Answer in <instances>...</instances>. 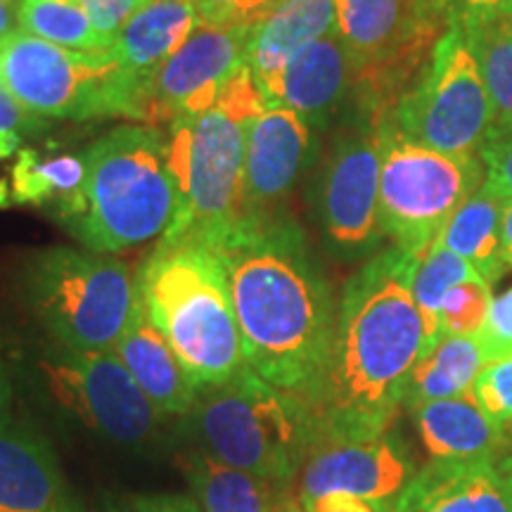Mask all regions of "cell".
I'll use <instances>...</instances> for the list:
<instances>
[{"label":"cell","instance_id":"cell-25","mask_svg":"<svg viewBox=\"0 0 512 512\" xmlns=\"http://www.w3.org/2000/svg\"><path fill=\"white\" fill-rule=\"evenodd\" d=\"M486 363H489V356L479 335L439 337V342L415 363L403 403L411 411L420 403L453 399V396L472 392Z\"/></svg>","mask_w":512,"mask_h":512},{"label":"cell","instance_id":"cell-3","mask_svg":"<svg viewBox=\"0 0 512 512\" xmlns=\"http://www.w3.org/2000/svg\"><path fill=\"white\" fill-rule=\"evenodd\" d=\"M136 283L147 316L200 392L221 387L249 368L228 271L216 249L162 240L140 266Z\"/></svg>","mask_w":512,"mask_h":512},{"label":"cell","instance_id":"cell-36","mask_svg":"<svg viewBox=\"0 0 512 512\" xmlns=\"http://www.w3.org/2000/svg\"><path fill=\"white\" fill-rule=\"evenodd\" d=\"M489 363L512 354V287L491 302L489 318L479 332Z\"/></svg>","mask_w":512,"mask_h":512},{"label":"cell","instance_id":"cell-39","mask_svg":"<svg viewBox=\"0 0 512 512\" xmlns=\"http://www.w3.org/2000/svg\"><path fill=\"white\" fill-rule=\"evenodd\" d=\"M136 512H202L195 496L185 494H145L131 498Z\"/></svg>","mask_w":512,"mask_h":512},{"label":"cell","instance_id":"cell-8","mask_svg":"<svg viewBox=\"0 0 512 512\" xmlns=\"http://www.w3.org/2000/svg\"><path fill=\"white\" fill-rule=\"evenodd\" d=\"M249 121L221 107L181 117L169 126V171L176 185V214L162 240H190L219 249L245 219Z\"/></svg>","mask_w":512,"mask_h":512},{"label":"cell","instance_id":"cell-33","mask_svg":"<svg viewBox=\"0 0 512 512\" xmlns=\"http://www.w3.org/2000/svg\"><path fill=\"white\" fill-rule=\"evenodd\" d=\"M46 128L48 121L19 105V100L0 81V159L17 155L24 138L38 136Z\"/></svg>","mask_w":512,"mask_h":512},{"label":"cell","instance_id":"cell-5","mask_svg":"<svg viewBox=\"0 0 512 512\" xmlns=\"http://www.w3.org/2000/svg\"><path fill=\"white\" fill-rule=\"evenodd\" d=\"M188 432L202 451L280 489H290L313 448L309 406L261 380L252 368L200 392L188 415Z\"/></svg>","mask_w":512,"mask_h":512},{"label":"cell","instance_id":"cell-23","mask_svg":"<svg viewBox=\"0 0 512 512\" xmlns=\"http://www.w3.org/2000/svg\"><path fill=\"white\" fill-rule=\"evenodd\" d=\"M86 181L83 157L55 155L43 159L36 150L22 147L10 176L0 183V209H48L55 219L72 207Z\"/></svg>","mask_w":512,"mask_h":512},{"label":"cell","instance_id":"cell-2","mask_svg":"<svg viewBox=\"0 0 512 512\" xmlns=\"http://www.w3.org/2000/svg\"><path fill=\"white\" fill-rule=\"evenodd\" d=\"M418 259L389 247L349 278L328 368L306 401L313 446L380 437L392 427L408 377L425 354V325L411 290Z\"/></svg>","mask_w":512,"mask_h":512},{"label":"cell","instance_id":"cell-17","mask_svg":"<svg viewBox=\"0 0 512 512\" xmlns=\"http://www.w3.org/2000/svg\"><path fill=\"white\" fill-rule=\"evenodd\" d=\"M356 69L337 31L306 46L264 91L268 107H287L311 126H325L354 100Z\"/></svg>","mask_w":512,"mask_h":512},{"label":"cell","instance_id":"cell-1","mask_svg":"<svg viewBox=\"0 0 512 512\" xmlns=\"http://www.w3.org/2000/svg\"><path fill=\"white\" fill-rule=\"evenodd\" d=\"M216 252L228 271L247 366L306 403L328 368L339 309L309 238L280 211L242 219Z\"/></svg>","mask_w":512,"mask_h":512},{"label":"cell","instance_id":"cell-15","mask_svg":"<svg viewBox=\"0 0 512 512\" xmlns=\"http://www.w3.org/2000/svg\"><path fill=\"white\" fill-rule=\"evenodd\" d=\"M313 157V126L287 107L249 121L242 207L245 219L280 214Z\"/></svg>","mask_w":512,"mask_h":512},{"label":"cell","instance_id":"cell-28","mask_svg":"<svg viewBox=\"0 0 512 512\" xmlns=\"http://www.w3.org/2000/svg\"><path fill=\"white\" fill-rule=\"evenodd\" d=\"M479 278L482 275L470 261L453 254L451 249L439 245V242H434L425 254H420L418 264H415L411 290L422 316V325H425V351H430L441 337L439 311L446 292L460 283H467V280Z\"/></svg>","mask_w":512,"mask_h":512},{"label":"cell","instance_id":"cell-31","mask_svg":"<svg viewBox=\"0 0 512 512\" xmlns=\"http://www.w3.org/2000/svg\"><path fill=\"white\" fill-rule=\"evenodd\" d=\"M475 399L482 411L505 432L512 430V354L486 363L479 373L475 387Z\"/></svg>","mask_w":512,"mask_h":512},{"label":"cell","instance_id":"cell-34","mask_svg":"<svg viewBox=\"0 0 512 512\" xmlns=\"http://www.w3.org/2000/svg\"><path fill=\"white\" fill-rule=\"evenodd\" d=\"M150 0H79V5L91 19L95 34L107 48L117 41L119 31L126 27V22L143 10Z\"/></svg>","mask_w":512,"mask_h":512},{"label":"cell","instance_id":"cell-11","mask_svg":"<svg viewBox=\"0 0 512 512\" xmlns=\"http://www.w3.org/2000/svg\"><path fill=\"white\" fill-rule=\"evenodd\" d=\"M382 119L354 110L332 138L311 188L325 247L337 259L356 261L377 252L380 226Z\"/></svg>","mask_w":512,"mask_h":512},{"label":"cell","instance_id":"cell-29","mask_svg":"<svg viewBox=\"0 0 512 512\" xmlns=\"http://www.w3.org/2000/svg\"><path fill=\"white\" fill-rule=\"evenodd\" d=\"M17 24L43 41L79 53L107 50L79 0H19Z\"/></svg>","mask_w":512,"mask_h":512},{"label":"cell","instance_id":"cell-22","mask_svg":"<svg viewBox=\"0 0 512 512\" xmlns=\"http://www.w3.org/2000/svg\"><path fill=\"white\" fill-rule=\"evenodd\" d=\"M197 29L192 0H150L126 22L112 43V53L128 76L143 83L150 79ZM147 105V102H145Z\"/></svg>","mask_w":512,"mask_h":512},{"label":"cell","instance_id":"cell-12","mask_svg":"<svg viewBox=\"0 0 512 512\" xmlns=\"http://www.w3.org/2000/svg\"><path fill=\"white\" fill-rule=\"evenodd\" d=\"M48 392L76 420L114 444L147 446L164 415L147 399L117 351L57 349L41 358Z\"/></svg>","mask_w":512,"mask_h":512},{"label":"cell","instance_id":"cell-6","mask_svg":"<svg viewBox=\"0 0 512 512\" xmlns=\"http://www.w3.org/2000/svg\"><path fill=\"white\" fill-rule=\"evenodd\" d=\"M19 287L48 335L74 351H112L140 299L124 261L86 247H48L29 254Z\"/></svg>","mask_w":512,"mask_h":512},{"label":"cell","instance_id":"cell-18","mask_svg":"<svg viewBox=\"0 0 512 512\" xmlns=\"http://www.w3.org/2000/svg\"><path fill=\"white\" fill-rule=\"evenodd\" d=\"M392 512H512L501 467L491 458L434 460L415 472Z\"/></svg>","mask_w":512,"mask_h":512},{"label":"cell","instance_id":"cell-10","mask_svg":"<svg viewBox=\"0 0 512 512\" xmlns=\"http://www.w3.org/2000/svg\"><path fill=\"white\" fill-rule=\"evenodd\" d=\"M389 117L413 143L444 155H479L496 117L463 24L451 22L444 29Z\"/></svg>","mask_w":512,"mask_h":512},{"label":"cell","instance_id":"cell-44","mask_svg":"<svg viewBox=\"0 0 512 512\" xmlns=\"http://www.w3.org/2000/svg\"><path fill=\"white\" fill-rule=\"evenodd\" d=\"M278 512H306V510H304L302 501H297V498H292V496H285V501L280 503Z\"/></svg>","mask_w":512,"mask_h":512},{"label":"cell","instance_id":"cell-40","mask_svg":"<svg viewBox=\"0 0 512 512\" xmlns=\"http://www.w3.org/2000/svg\"><path fill=\"white\" fill-rule=\"evenodd\" d=\"M498 271H512V200H505L501 219V247H498Z\"/></svg>","mask_w":512,"mask_h":512},{"label":"cell","instance_id":"cell-43","mask_svg":"<svg viewBox=\"0 0 512 512\" xmlns=\"http://www.w3.org/2000/svg\"><path fill=\"white\" fill-rule=\"evenodd\" d=\"M93 512H136L131 501H121L117 496H105Z\"/></svg>","mask_w":512,"mask_h":512},{"label":"cell","instance_id":"cell-26","mask_svg":"<svg viewBox=\"0 0 512 512\" xmlns=\"http://www.w3.org/2000/svg\"><path fill=\"white\" fill-rule=\"evenodd\" d=\"M505 200L489 185L482 183L475 195L456 209L441 230L439 245L463 256L477 268L479 275L494 287L503 278L498 271V247H501V219Z\"/></svg>","mask_w":512,"mask_h":512},{"label":"cell","instance_id":"cell-14","mask_svg":"<svg viewBox=\"0 0 512 512\" xmlns=\"http://www.w3.org/2000/svg\"><path fill=\"white\" fill-rule=\"evenodd\" d=\"M415 472L408 451L389 432L368 439L323 441L311 448L299 472V501L351 494L373 503H392Z\"/></svg>","mask_w":512,"mask_h":512},{"label":"cell","instance_id":"cell-45","mask_svg":"<svg viewBox=\"0 0 512 512\" xmlns=\"http://www.w3.org/2000/svg\"><path fill=\"white\" fill-rule=\"evenodd\" d=\"M501 475L505 479V486H508V496H510V505H512V458L505 460V463H503Z\"/></svg>","mask_w":512,"mask_h":512},{"label":"cell","instance_id":"cell-4","mask_svg":"<svg viewBox=\"0 0 512 512\" xmlns=\"http://www.w3.org/2000/svg\"><path fill=\"white\" fill-rule=\"evenodd\" d=\"M86 181L60 216L76 242L114 254L164 235L176 214L169 140L155 126H119L83 152Z\"/></svg>","mask_w":512,"mask_h":512},{"label":"cell","instance_id":"cell-37","mask_svg":"<svg viewBox=\"0 0 512 512\" xmlns=\"http://www.w3.org/2000/svg\"><path fill=\"white\" fill-rule=\"evenodd\" d=\"M422 10L448 27L451 22L479 15H496V12H512V0H420Z\"/></svg>","mask_w":512,"mask_h":512},{"label":"cell","instance_id":"cell-27","mask_svg":"<svg viewBox=\"0 0 512 512\" xmlns=\"http://www.w3.org/2000/svg\"><path fill=\"white\" fill-rule=\"evenodd\" d=\"M460 24L494 105L491 131H512V12L470 17Z\"/></svg>","mask_w":512,"mask_h":512},{"label":"cell","instance_id":"cell-38","mask_svg":"<svg viewBox=\"0 0 512 512\" xmlns=\"http://www.w3.org/2000/svg\"><path fill=\"white\" fill-rule=\"evenodd\" d=\"M302 505L306 512H389L392 503H373L351 494H323Z\"/></svg>","mask_w":512,"mask_h":512},{"label":"cell","instance_id":"cell-20","mask_svg":"<svg viewBox=\"0 0 512 512\" xmlns=\"http://www.w3.org/2000/svg\"><path fill=\"white\" fill-rule=\"evenodd\" d=\"M337 31L335 0H283L252 29L247 67L261 93L306 46Z\"/></svg>","mask_w":512,"mask_h":512},{"label":"cell","instance_id":"cell-21","mask_svg":"<svg viewBox=\"0 0 512 512\" xmlns=\"http://www.w3.org/2000/svg\"><path fill=\"white\" fill-rule=\"evenodd\" d=\"M420 439L434 460H496L505 432L482 411L475 392L411 408Z\"/></svg>","mask_w":512,"mask_h":512},{"label":"cell","instance_id":"cell-41","mask_svg":"<svg viewBox=\"0 0 512 512\" xmlns=\"http://www.w3.org/2000/svg\"><path fill=\"white\" fill-rule=\"evenodd\" d=\"M15 22H17L15 0H0V41H5V38L15 31Z\"/></svg>","mask_w":512,"mask_h":512},{"label":"cell","instance_id":"cell-13","mask_svg":"<svg viewBox=\"0 0 512 512\" xmlns=\"http://www.w3.org/2000/svg\"><path fill=\"white\" fill-rule=\"evenodd\" d=\"M252 27H197L147 86L145 124L159 128L216 107L223 86L247 67Z\"/></svg>","mask_w":512,"mask_h":512},{"label":"cell","instance_id":"cell-19","mask_svg":"<svg viewBox=\"0 0 512 512\" xmlns=\"http://www.w3.org/2000/svg\"><path fill=\"white\" fill-rule=\"evenodd\" d=\"M114 351L164 418H188L200 389L190 382L171 344L147 316L143 299H138L136 313Z\"/></svg>","mask_w":512,"mask_h":512},{"label":"cell","instance_id":"cell-42","mask_svg":"<svg viewBox=\"0 0 512 512\" xmlns=\"http://www.w3.org/2000/svg\"><path fill=\"white\" fill-rule=\"evenodd\" d=\"M12 403V382L8 377V370H5L3 363H0V418L10 413Z\"/></svg>","mask_w":512,"mask_h":512},{"label":"cell","instance_id":"cell-30","mask_svg":"<svg viewBox=\"0 0 512 512\" xmlns=\"http://www.w3.org/2000/svg\"><path fill=\"white\" fill-rule=\"evenodd\" d=\"M491 302H494L491 285L482 278L451 287L439 311L441 337L479 335L484 330L486 318H489Z\"/></svg>","mask_w":512,"mask_h":512},{"label":"cell","instance_id":"cell-9","mask_svg":"<svg viewBox=\"0 0 512 512\" xmlns=\"http://www.w3.org/2000/svg\"><path fill=\"white\" fill-rule=\"evenodd\" d=\"M380 226L408 254H425L467 197L482 188V157L444 155L413 143L392 117L382 126Z\"/></svg>","mask_w":512,"mask_h":512},{"label":"cell","instance_id":"cell-16","mask_svg":"<svg viewBox=\"0 0 512 512\" xmlns=\"http://www.w3.org/2000/svg\"><path fill=\"white\" fill-rule=\"evenodd\" d=\"M0 512H83L46 434L12 413L0 418Z\"/></svg>","mask_w":512,"mask_h":512},{"label":"cell","instance_id":"cell-35","mask_svg":"<svg viewBox=\"0 0 512 512\" xmlns=\"http://www.w3.org/2000/svg\"><path fill=\"white\" fill-rule=\"evenodd\" d=\"M479 157L486 169V185L503 200H512V131H491Z\"/></svg>","mask_w":512,"mask_h":512},{"label":"cell","instance_id":"cell-32","mask_svg":"<svg viewBox=\"0 0 512 512\" xmlns=\"http://www.w3.org/2000/svg\"><path fill=\"white\" fill-rule=\"evenodd\" d=\"M197 27H256L283 0H192Z\"/></svg>","mask_w":512,"mask_h":512},{"label":"cell","instance_id":"cell-24","mask_svg":"<svg viewBox=\"0 0 512 512\" xmlns=\"http://www.w3.org/2000/svg\"><path fill=\"white\" fill-rule=\"evenodd\" d=\"M183 470L202 512H278L287 491L211 453H185Z\"/></svg>","mask_w":512,"mask_h":512},{"label":"cell","instance_id":"cell-46","mask_svg":"<svg viewBox=\"0 0 512 512\" xmlns=\"http://www.w3.org/2000/svg\"><path fill=\"white\" fill-rule=\"evenodd\" d=\"M389 512H392V510H389Z\"/></svg>","mask_w":512,"mask_h":512},{"label":"cell","instance_id":"cell-7","mask_svg":"<svg viewBox=\"0 0 512 512\" xmlns=\"http://www.w3.org/2000/svg\"><path fill=\"white\" fill-rule=\"evenodd\" d=\"M0 81L43 119L145 121V86L121 69L112 48L79 53L15 29L0 41Z\"/></svg>","mask_w":512,"mask_h":512}]
</instances>
